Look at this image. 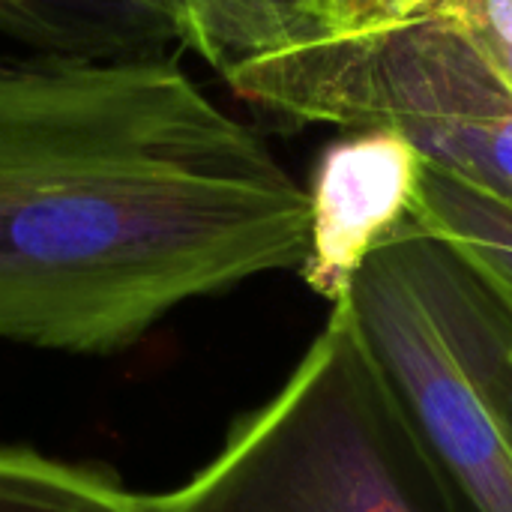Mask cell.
Returning <instances> with one entry per match:
<instances>
[{
	"label": "cell",
	"instance_id": "obj_1",
	"mask_svg": "<svg viewBox=\"0 0 512 512\" xmlns=\"http://www.w3.org/2000/svg\"><path fill=\"white\" fill-rule=\"evenodd\" d=\"M306 249V189L174 54L0 57V339L123 351Z\"/></svg>",
	"mask_w": 512,
	"mask_h": 512
},
{
	"label": "cell",
	"instance_id": "obj_2",
	"mask_svg": "<svg viewBox=\"0 0 512 512\" xmlns=\"http://www.w3.org/2000/svg\"><path fill=\"white\" fill-rule=\"evenodd\" d=\"M135 498L141 512H453L348 300L192 480Z\"/></svg>",
	"mask_w": 512,
	"mask_h": 512
},
{
	"label": "cell",
	"instance_id": "obj_3",
	"mask_svg": "<svg viewBox=\"0 0 512 512\" xmlns=\"http://www.w3.org/2000/svg\"><path fill=\"white\" fill-rule=\"evenodd\" d=\"M294 123L396 129L429 165L512 207V90L438 9L321 33L225 78Z\"/></svg>",
	"mask_w": 512,
	"mask_h": 512
},
{
	"label": "cell",
	"instance_id": "obj_4",
	"mask_svg": "<svg viewBox=\"0 0 512 512\" xmlns=\"http://www.w3.org/2000/svg\"><path fill=\"white\" fill-rule=\"evenodd\" d=\"M366 345L426 444L453 512H512V447L432 321L396 237L348 297Z\"/></svg>",
	"mask_w": 512,
	"mask_h": 512
},
{
	"label": "cell",
	"instance_id": "obj_5",
	"mask_svg": "<svg viewBox=\"0 0 512 512\" xmlns=\"http://www.w3.org/2000/svg\"><path fill=\"white\" fill-rule=\"evenodd\" d=\"M426 159L396 129H345L312 171L306 285L342 303L363 264L411 222Z\"/></svg>",
	"mask_w": 512,
	"mask_h": 512
},
{
	"label": "cell",
	"instance_id": "obj_6",
	"mask_svg": "<svg viewBox=\"0 0 512 512\" xmlns=\"http://www.w3.org/2000/svg\"><path fill=\"white\" fill-rule=\"evenodd\" d=\"M396 243L432 321L512 447L510 306L447 240L414 219L402 225Z\"/></svg>",
	"mask_w": 512,
	"mask_h": 512
},
{
	"label": "cell",
	"instance_id": "obj_7",
	"mask_svg": "<svg viewBox=\"0 0 512 512\" xmlns=\"http://www.w3.org/2000/svg\"><path fill=\"white\" fill-rule=\"evenodd\" d=\"M0 33L30 54L144 57L186 48L180 0H0Z\"/></svg>",
	"mask_w": 512,
	"mask_h": 512
},
{
	"label": "cell",
	"instance_id": "obj_8",
	"mask_svg": "<svg viewBox=\"0 0 512 512\" xmlns=\"http://www.w3.org/2000/svg\"><path fill=\"white\" fill-rule=\"evenodd\" d=\"M186 48L222 81L240 66L324 33L321 0H180Z\"/></svg>",
	"mask_w": 512,
	"mask_h": 512
},
{
	"label": "cell",
	"instance_id": "obj_9",
	"mask_svg": "<svg viewBox=\"0 0 512 512\" xmlns=\"http://www.w3.org/2000/svg\"><path fill=\"white\" fill-rule=\"evenodd\" d=\"M411 219L447 240L510 306L512 207L426 162Z\"/></svg>",
	"mask_w": 512,
	"mask_h": 512
},
{
	"label": "cell",
	"instance_id": "obj_10",
	"mask_svg": "<svg viewBox=\"0 0 512 512\" xmlns=\"http://www.w3.org/2000/svg\"><path fill=\"white\" fill-rule=\"evenodd\" d=\"M435 9L471 39L512 90V0H438Z\"/></svg>",
	"mask_w": 512,
	"mask_h": 512
},
{
	"label": "cell",
	"instance_id": "obj_11",
	"mask_svg": "<svg viewBox=\"0 0 512 512\" xmlns=\"http://www.w3.org/2000/svg\"><path fill=\"white\" fill-rule=\"evenodd\" d=\"M390 0H327L324 9V33H342V30H363L372 24H381L387 18Z\"/></svg>",
	"mask_w": 512,
	"mask_h": 512
},
{
	"label": "cell",
	"instance_id": "obj_12",
	"mask_svg": "<svg viewBox=\"0 0 512 512\" xmlns=\"http://www.w3.org/2000/svg\"><path fill=\"white\" fill-rule=\"evenodd\" d=\"M438 0H390L387 6V18L384 21H402V18H414V15H423L429 9H435ZM381 21V24H384Z\"/></svg>",
	"mask_w": 512,
	"mask_h": 512
},
{
	"label": "cell",
	"instance_id": "obj_13",
	"mask_svg": "<svg viewBox=\"0 0 512 512\" xmlns=\"http://www.w3.org/2000/svg\"><path fill=\"white\" fill-rule=\"evenodd\" d=\"M324 9H327V0H321V12H324ZM324 30H327V27H324Z\"/></svg>",
	"mask_w": 512,
	"mask_h": 512
}]
</instances>
